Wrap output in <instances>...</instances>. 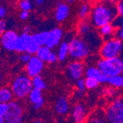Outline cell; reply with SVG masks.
Returning <instances> with one entry per match:
<instances>
[{
	"label": "cell",
	"instance_id": "cell-1",
	"mask_svg": "<svg viewBox=\"0 0 123 123\" xmlns=\"http://www.w3.org/2000/svg\"><path fill=\"white\" fill-rule=\"evenodd\" d=\"M118 17L116 3L99 2L91 9L89 20L96 29H100L107 24H111Z\"/></svg>",
	"mask_w": 123,
	"mask_h": 123
},
{
	"label": "cell",
	"instance_id": "cell-2",
	"mask_svg": "<svg viewBox=\"0 0 123 123\" xmlns=\"http://www.w3.org/2000/svg\"><path fill=\"white\" fill-rule=\"evenodd\" d=\"M93 51V48L84 37L77 35L69 41V57L72 60L82 61L86 60Z\"/></svg>",
	"mask_w": 123,
	"mask_h": 123
},
{
	"label": "cell",
	"instance_id": "cell-3",
	"mask_svg": "<svg viewBox=\"0 0 123 123\" xmlns=\"http://www.w3.org/2000/svg\"><path fill=\"white\" fill-rule=\"evenodd\" d=\"M10 87L11 88L14 97L18 100H23L29 97L30 92L34 89L32 78H29L26 73L19 74L15 77L10 82Z\"/></svg>",
	"mask_w": 123,
	"mask_h": 123
},
{
	"label": "cell",
	"instance_id": "cell-4",
	"mask_svg": "<svg viewBox=\"0 0 123 123\" xmlns=\"http://www.w3.org/2000/svg\"><path fill=\"white\" fill-rule=\"evenodd\" d=\"M96 66L109 78L123 74V59L121 56L113 59H99Z\"/></svg>",
	"mask_w": 123,
	"mask_h": 123
},
{
	"label": "cell",
	"instance_id": "cell-5",
	"mask_svg": "<svg viewBox=\"0 0 123 123\" xmlns=\"http://www.w3.org/2000/svg\"><path fill=\"white\" fill-rule=\"evenodd\" d=\"M122 51L123 41L115 36L103 41L98 50V55L100 59H113L120 57Z\"/></svg>",
	"mask_w": 123,
	"mask_h": 123
},
{
	"label": "cell",
	"instance_id": "cell-6",
	"mask_svg": "<svg viewBox=\"0 0 123 123\" xmlns=\"http://www.w3.org/2000/svg\"><path fill=\"white\" fill-rule=\"evenodd\" d=\"M104 113L109 123H123V97L114 99Z\"/></svg>",
	"mask_w": 123,
	"mask_h": 123
},
{
	"label": "cell",
	"instance_id": "cell-7",
	"mask_svg": "<svg viewBox=\"0 0 123 123\" xmlns=\"http://www.w3.org/2000/svg\"><path fill=\"white\" fill-rule=\"evenodd\" d=\"M24 109L19 101H12L9 103V109L4 115L5 123H23Z\"/></svg>",
	"mask_w": 123,
	"mask_h": 123
},
{
	"label": "cell",
	"instance_id": "cell-8",
	"mask_svg": "<svg viewBox=\"0 0 123 123\" xmlns=\"http://www.w3.org/2000/svg\"><path fill=\"white\" fill-rule=\"evenodd\" d=\"M85 69L86 66L83 61L72 60L66 65L65 74L70 81L76 83L78 80L83 78V76H84Z\"/></svg>",
	"mask_w": 123,
	"mask_h": 123
},
{
	"label": "cell",
	"instance_id": "cell-9",
	"mask_svg": "<svg viewBox=\"0 0 123 123\" xmlns=\"http://www.w3.org/2000/svg\"><path fill=\"white\" fill-rule=\"evenodd\" d=\"M19 36L20 35L14 29H8L5 31L1 35L0 38L2 47L8 52H16Z\"/></svg>",
	"mask_w": 123,
	"mask_h": 123
},
{
	"label": "cell",
	"instance_id": "cell-10",
	"mask_svg": "<svg viewBox=\"0 0 123 123\" xmlns=\"http://www.w3.org/2000/svg\"><path fill=\"white\" fill-rule=\"evenodd\" d=\"M45 67V63L41 61L39 58H37L35 55H33L31 57L30 60L25 65V73L29 77L33 78L36 76L41 75L42 71Z\"/></svg>",
	"mask_w": 123,
	"mask_h": 123
},
{
	"label": "cell",
	"instance_id": "cell-11",
	"mask_svg": "<svg viewBox=\"0 0 123 123\" xmlns=\"http://www.w3.org/2000/svg\"><path fill=\"white\" fill-rule=\"evenodd\" d=\"M71 119L72 123H86L88 115L86 107L84 103H77L72 106L71 109Z\"/></svg>",
	"mask_w": 123,
	"mask_h": 123
},
{
	"label": "cell",
	"instance_id": "cell-12",
	"mask_svg": "<svg viewBox=\"0 0 123 123\" xmlns=\"http://www.w3.org/2000/svg\"><path fill=\"white\" fill-rule=\"evenodd\" d=\"M64 37V30L61 28L54 27L49 30V35L47 42V47L51 50H53L55 47H59Z\"/></svg>",
	"mask_w": 123,
	"mask_h": 123
},
{
	"label": "cell",
	"instance_id": "cell-13",
	"mask_svg": "<svg viewBox=\"0 0 123 123\" xmlns=\"http://www.w3.org/2000/svg\"><path fill=\"white\" fill-rule=\"evenodd\" d=\"M71 7L66 2H58L54 10V19L58 23H63L70 17Z\"/></svg>",
	"mask_w": 123,
	"mask_h": 123
},
{
	"label": "cell",
	"instance_id": "cell-14",
	"mask_svg": "<svg viewBox=\"0 0 123 123\" xmlns=\"http://www.w3.org/2000/svg\"><path fill=\"white\" fill-rule=\"evenodd\" d=\"M28 99L32 105V109L35 111L41 109L43 108L44 104H45V99H44L42 90H37V89L32 90Z\"/></svg>",
	"mask_w": 123,
	"mask_h": 123
},
{
	"label": "cell",
	"instance_id": "cell-15",
	"mask_svg": "<svg viewBox=\"0 0 123 123\" xmlns=\"http://www.w3.org/2000/svg\"><path fill=\"white\" fill-rule=\"evenodd\" d=\"M53 109L55 113L59 115H66L71 112V106L70 103L66 97H59L54 102L53 104Z\"/></svg>",
	"mask_w": 123,
	"mask_h": 123
},
{
	"label": "cell",
	"instance_id": "cell-16",
	"mask_svg": "<svg viewBox=\"0 0 123 123\" xmlns=\"http://www.w3.org/2000/svg\"><path fill=\"white\" fill-rule=\"evenodd\" d=\"M31 42V35L26 33H22L19 36L18 42L17 46V53H23L28 51L29 44Z\"/></svg>",
	"mask_w": 123,
	"mask_h": 123
},
{
	"label": "cell",
	"instance_id": "cell-17",
	"mask_svg": "<svg viewBox=\"0 0 123 123\" xmlns=\"http://www.w3.org/2000/svg\"><path fill=\"white\" fill-rule=\"evenodd\" d=\"M93 28L90 21L88 19L85 20H79V22L77 24V32L78 36L84 37L85 35H89L93 31Z\"/></svg>",
	"mask_w": 123,
	"mask_h": 123
},
{
	"label": "cell",
	"instance_id": "cell-18",
	"mask_svg": "<svg viewBox=\"0 0 123 123\" xmlns=\"http://www.w3.org/2000/svg\"><path fill=\"white\" fill-rule=\"evenodd\" d=\"M98 34L102 37L103 41H108V40L111 39V38L115 37L116 29H115V26L112 23L111 24H107L98 29Z\"/></svg>",
	"mask_w": 123,
	"mask_h": 123
},
{
	"label": "cell",
	"instance_id": "cell-19",
	"mask_svg": "<svg viewBox=\"0 0 123 123\" xmlns=\"http://www.w3.org/2000/svg\"><path fill=\"white\" fill-rule=\"evenodd\" d=\"M57 54L60 62L63 63V62L66 61V60L69 57V41H62L60 45L58 47Z\"/></svg>",
	"mask_w": 123,
	"mask_h": 123
},
{
	"label": "cell",
	"instance_id": "cell-20",
	"mask_svg": "<svg viewBox=\"0 0 123 123\" xmlns=\"http://www.w3.org/2000/svg\"><path fill=\"white\" fill-rule=\"evenodd\" d=\"M48 35H49V30H43L35 34H32L31 36H32V40L41 47L42 46L47 45Z\"/></svg>",
	"mask_w": 123,
	"mask_h": 123
},
{
	"label": "cell",
	"instance_id": "cell-21",
	"mask_svg": "<svg viewBox=\"0 0 123 123\" xmlns=\"http://www.w3.org/2000/svg\"><path fill=\"white\" fill-rule=\"evenodd\" d=\"M14 95H13L11 88L10 86H3L0 90V103H7L9 104L14 101Z\"/></svg>",
	"mask_w": 123,
	"mask_h": 123
},
{
	"label": "cell",
	"instance_id": "cell-22",
	"mask_svg": "<svg viewBox=\"0 0 123 123\" xmlns=\"http://www.w3.org/2000/svg\"><path fill=\"white\" fill-rule=\"evenodd\" d=\"M91 9L92 7H90V4L89 3H82L79 4V6L78 7L77 10V15L79 20H85L87 17H90V12H91Z\"/></svg>",
	"mask_w": 123,
	"mask_h": 123
},
{
	"label": "cell",
	"instance_id": "cell-23",
	"mask_svg": "<svg viewBox=\"0 0 123 123\" xmlns=\"http://www.w3.org/2000/svg\"><path fill=\"white\" fill-rule=\"evenodd\" d=\"M86 123H109L105 116V113L103 111L97 110L89 115Z\"/></svg>",
	"mask_w": 123,
	"mask_h": 123
},
{
	"label": "cell",
	"instance_id": "cell-24",
	"mask_svg": "<svg viewBox=\"0 0 123 123\" xmlns=\"http://www.w3.org/2000/svg\"><path fill=\"white\" fill-rule=\"evenodd\" d=\"M102 75H103V72L99 70L97 66L90 65V66H86L85 73H84L85 78H95V79L99 80Z\"/></svg>",
	"mask_w": 123,
	"mask_h": 123
},
{
	"label": "cell",
	"instance_id": "cell-25",
	"mask_svg": "<svg viewBox=\"0 0 123 123\" xmlns=\"http://www.w3.org/2000/svg\"><path fill=\"white\" fill-rule=\"evenodd\" d=\"M52 51H53V50H51L49 47H47V46H42V47H41L39 49H38L35 56H36L37 58H39L40 60H41V61H43L44 63H47V62H48V60H49L50 54H51Z\"/></svg>",
	"mask_w": 123,
	"mask_h": 123
},
{
	"label": "cell",
	"instance_id": "cell-26",
	"mask_svg": "<svg viewBox=\"0 0 123 123\" xmlns=\"http://www.w3.org/2000/svg\"><path fill=\"white\" fill-rule=\"evenodd\" d=\"M112 24L116 29L115 36L117 38H119L120 40H121V41H123V17H121L118 16Z\"/></svg>",
	"mask_w": 123,
	"mask_h": 123
},
{
	"label": "cell",
	"instance_id": "cell-27",
	"mask_svg": "<svg viewBox=\"0 0 123 123\" xmlns=\"http://www.w3.org/2000/svg\"><path fill=\"white\" fill-rule=\"evenodd\" d=\"M108 84L115 89L123 88V74L109 78Z\"/></svg>",
	"mask_w": 123,
	"mask_h": 123
},
{
	"label": "cell",
	"instance_id": "cell-28",
	"mask_svg": "<svg viewBox=\"0 0 123 123\" xmlns=\"http://www.w3.org/2000/svg\"><path fill=\"white\" fill-rule=\"evenodd\" d=\"M32 84H33L34 89H37L40 90H44L45 89H47V84L41 75L32 78Z\"/></svg>",
	"mask_w": 123,
	"mask_h": 123
},
{
	"label": "cell",
	"instance_id": "cell-29",
	"mask_svg": "<svg viewBox=\"0 0 123 123\" xmlns=\"http://www.w3.org/2000/svg\"><path fill=\"white\" fill-rule=\"evenodd\" d=\"M17 5L21 11H29V12L35 7V4L31 0H21L17 3Z\"/></svg>",
	"mask_w": 123,
	"mask_h": 123
},
{
	"label": "cell",
	"instance_id": "cell-30",
	"mask_svg": "<svg viewBox=\"0 0 123 123\" xmlns=\"http://www.w3.org/2000/svg\"><path fill=\"white\" fill-rule=\"evenodd\" d=\"M99 81L95 78H85V85H86V89L89 90H96L97 87L99 86Z\"/></svg>",
	"mask_w": 123,
	"mask_h": 123
},
{
	"label": "cell",
	"instance_id": "cell-31",
	"mask_svg": "<svg viewBox=\"0 0 123 123\" xmlns=\"http://www.w3.org/2000/svg\"><path fill=\"white\" fill-rule=\"evenodd\" d=\"M75 86H76V91L80 93H83L84 94L86 89V85H85V78H81V79L78 80L76 83H75Z\"/></svg>",
	"mask_w": 123,
	"mask_h": 123
},
{
	"label": "cell",
	"instance_id": "cell-32",
	"mask_svg": "<svg viewBox=\"0 0 123 123\" xmlns=\"http://www.w3.org/2000/svg\"><path fill=\"white\" fill-rule=\"evenodd\" d=\"M33 55H31V54H29V53H19V56H18V60L20 61V63L22 64H24V65H26L28 62L30 60L31 57H32Z\"/></svg>",
	"mask_w": 123,
	"mask_h": 123
},
{
	"label": "cell",
	"instance_id": "cell-33",
	"mask_svg": "<svg viewBox=\"0 0 123 123\" xmlns=\"http://www.w3.org/2000/svg\"><path fill=\"white\" fill-rule=\"evenodd\" d=\"M59 61V58H58V54H57V52H55L54 50H53L50 54V57H49V60H48V62L47 63L49 64H55Z\"/></svg>",
	"mask_w": 123,
	"mask_h": 123
},
{
	"label": "cell",
	"instance_id": "cell-34",
	"mask_svg": "<svg viewBox=\"0 0 123 123\" xmlns=\"http://www.w3.org/2000/svg\"><path fill=\"white\" fill-rule=\"evenodd\" d=\"M9 109V104L7 103H0V116L4 117L6 115L7 111Z\"/></svg>",
	"mask_w": 123,
	"mask_h": 123
},
{
	"label": "cell",
	"instance_id": "cell-35",
	"mask_svg": "<svg viewBox=\"0 0 123 123\" xmlns=\"http://www.w3.org/2000/svg\"><path fill=\"white\" fill-rule=\"evenodd\" d=\"M29 16H30V12L29 11H20L18 14V17L21 21H26L29 19Z\"/></svg>",
	"mask_w": 123,
	"mask_h": 123
},
{
	"label": "cell",
	"instance_id": "cell-36",
	"mask_svg": "<svg viewBox=\"0 0 123 123\" xmlns=\"http://www.w3.org/2000/svg\"><path fill=\"white\" fill-rule=\"evenodd\" d=\"M7 14H8V9H7V7L5 5H4V4H1L0 5V18H5Z\"/></svg>",
	"mask_w": 123,
	"mask_h": 123
},
{
	"label": "cell",
	"instance_id": "cell-37",
	"mask_svg": "<svg viewBox=\"0 0 123 123\" xmlns=\"http://www.w3.org/2000/svg\"><path fill=\"white\" fill-rule=\"evenodd\" d=\"M117 11H118V16L123 17V0H121L116 3Z\"/></svg>",
	"mask_w": 123,
	"mask_h": 123
},
{
	"label": "cell",
	"instance_id": "cell-38",
	"mask_svg": "<svg viewBox=\"0 0 123 123\" xmlns=\"http://www.w3.org/2000/svg\"><path fill=\"white\" fill-rule=\"evenodd\" d=\"M7 27H8V24H7V22L4 19H1L0 20V33L2 35L3 33H4L5 31H7Z\"/></svg>",
	"mask_w": 123,
	"mask_h": 123
},
{
	"label": "cell",
	"instance_id": "cell-39",
	"mask_svg": "<svg viewBox=\"0 0 123 123\" xmlns=\"http://www.w3.org/2000/svg\"><path fill=\"white\" fill-rule=\"evenodd\" d=\"M31 32H32V28H31L29 25H26L23 28V33H26V34H29L31 35Z\"/></svg>",
	"mask_w": 123,
	"mask_h": 123
},
{
	"label": "cell",
	"instance_id": "cell-40",
	"mask_svg": "<svg viewBox=\"0 0 123 123\" xmlns=\"http://www.w3.org/2000/svg\"><path fill=\"white\" fill-rule=\"evenodd\" d=\"M45 3H46V1H44V0H35V1H34L35 6H36V7L42 6V5H43Z\"/></svg>",
	"mask_w": 123,
	"mask_h": 123
},
{
	"label": "cell",
	"instance_id": "cell-41",
	"mask_svg": "<svg viewBox=\"0 0 123 123\" xmlns=\"http://www.w3.org/2000/svg\"><path fill=\"white\" fill-rule=\"evenodd\" d=\"M30 123H47L45 120L41 119V118H37V119H35L31 121Z\"/></svg>",
	"mask_w": 123,
	"mask_h": 123
},
{
	"label": "cell",
	"instance_id": "cell-42",
	"mask_svg": "<svg viewBox=\"0 0 123 123\" xmlns=\"http://www.w3.org/2000/svg\"><path fill=\"white\" fill-rule=\"evenodd\" d=\"M0 123H5V120H4V117L0 116Z\"/></svg>",
	"mask_w": 123,
	"mask_h": 123
},
{
	"label": "cell",
	"instance_id": "cell-43",
	"mask_svg": "<svg viewBox=\"0 0 123 123\" xmlns=\"http://www.w3.org/2000/svg\"><path fill=\"white\" fill-rule=\"evenodd\" d=\"M66 3H67L68 4H74V0H67V1H66Z\"/></svg>",
	"mask_w": 123,
	"mask_h": 123
},
{
	"label": "cell",
	"instance_id": "cell-44",
	"mask_svg": "<svg viewBox=\"0 0 123 123\" xmlns=\"http://www.w3.org/2000/svg\"><path fill=\"white\" fill-rule=\"evenodd\" d=\"M51 123H60L59 121H52Z\"/></svg>",
	"mask_w": 123,
	"mask_h": 123
}]
</instances>
